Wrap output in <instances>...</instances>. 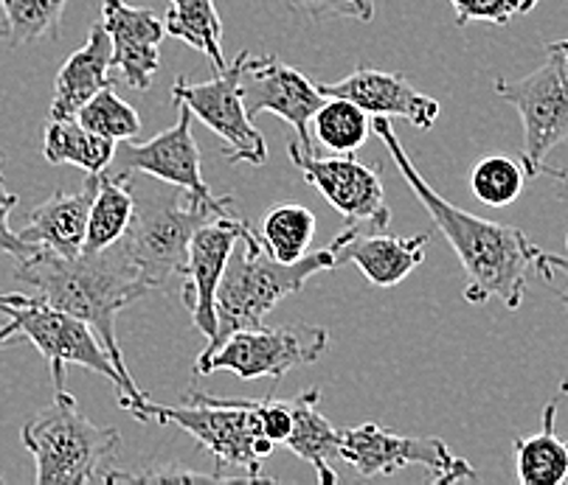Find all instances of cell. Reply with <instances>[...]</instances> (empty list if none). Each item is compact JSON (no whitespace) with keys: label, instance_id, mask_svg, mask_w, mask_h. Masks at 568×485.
Here are the masks:
<instances>
[{"label":"cell","instance_id":"obj_16","mask_svg":"<svg viewBox=\"0 0 568 485\" xmlns=\"http://www.w3.org/2000/svg\"><path fill=\"white\" fill-rule=\"evenodd\" d=\"M102 25L113 42V68L133 91H146L161 68L166 23L152 9L128 0H102Z\"/></svg>","mask_w":568,"mask_h":485},{"label":"cell","instance_id":"obj_8","mask_svg":"<svg viewBox=\"0 0 568 485\" xmlns=\"http://www.w3.org/2000/svg\"><path fill=\"white\" fill-rule=\"evenodd\" d=\"M496 93L513 104L524 121L526 177L544 174L551 149L568 141V37L546 42V60L538 71L524 79H496Z\"/></svg>","mask_w":568,"mask_h":485},{"label":"cell","instance_id":"obj_18","mask_svg":"<svg viewBox=\"0 0 568 485\" xmlns=\"http://www.w3.org/2000/svg\"><path fill=\"white\" fill-rule=\"evenodd\" d=\"M341 264H355L375 287H397L425 261L428 234L388 236L383 230H361L355 225L333 239Z\"/></svg>","mask_w":568,"mask_h":485},{"label":"cell","instance_id":"obj_4","mask_svg":"<svg viewBox=\"0 0 568 485\" xmlns=\"http://www.w3.org/2000/svg\"><path fill=\"white\" fill-rule=\"evenodd\" d=\"M135 210L121 247L135 264L139 276L152 289H170L172 278L186 276L189 245L194 230L220 214L234 210V197H197L186 188H141L133 180Z\"/></svg>","mask_w":568,"mask_h":485},{"label":"cell","instance_id":"obj_17","mask_svg":"<svg viewBox=\"0 0 568 485\" xmlns=\"http://www.w3.org/2000/svg\"><path fill=\"white\" fill-rule=\"evenodd\" d=\"M327 96L349 99L369 115H386V118H403L417 130H434L436 118L442 113V104L436 99L425 96L414 87L403 73H386L377 68H355L349 76L341 82L321 84Z\"/></svg>","mask_w":568,"mask_h":485},{"label":"cell","instance_id":"obj_6","mask_svg":"<svg viewBox=\"0 0 568 485\" xmlns=\"http://www.w3.org/2000/svg\"><path fill=\"white\" fill-rule=\"evenodd\" d=\"M20 441L34 457L37 485L113 483L119 430L85 419L68 390H57L54 402L23 426Z\"/></svg>","mask_w":568,"mask_h":485},{"label":"cell","instance_id":"obj_1","mask_svg":"<svg viewBox=\"0 0 568 485\" xmlns=\"http://www.w3.org/2000/svg\"><path fill=\"white\" fill-rule=\"evenodd\" d=\"M372 130L386 144L394 166L403 174V180L408 183L414 197L425 205L436 228L442 230V236L450 241V247L459 256L467 278L465 292H462L467 303L481 306L490 298H501L504 306L513 312L520 309L526 298V278L535 267L540 247H535L520 228L467 214V210L448 203L442 194H436L423 174L417 172L412 157L405 155L397 132L386 115H375Z\"/></svg>","mask_w":568,"mask_h":485},{"label":"cell","instance_id":"obj_36","mask_svg":"<svg viewBox=\"0 0 568 485\" xmlns=\"http://www.w3.org/2000/svg\"><path fill=\"white\" fill-rule=\"evenodd\" d=\"M544 174H549L551 180L562 183V186H566V192H568V168H551V166H544Z\"/></svg>","mask_w":568,"mask_h":485},{"label":"cell","instance_id":"obj_30","mask_svg":"<svg viewBox=\"0 0 568 485\" xmlns=\"http://www.w3.org/2000/svg\"><path fill=\"white\" fill-rule=\"evenodd\" d=\"M77 121L85 126V130L97 132L102 138L115 141V144H121V141H133L141 132L139 113L133 110V104H128L124 99L115 96L113 87L99 91L85 107L79 110Z\"/></svg>","mask_w":568,"mask_h":485},{"label":"cell","instance_id":"obj_28","mask_svg":"<svg viewBox=\"0 0 568 485\" xmlns=\"http://www.w3.org/2000/svg\"><path fill=\"white\" fill-rule=\"evenodd\" d=\"M313 126L321 144L335 155H355L372 132L369 113L338 96H327V102L321 104Z\"/></svg>","mask_w":568,"mask_h":485},{"label":"cell","instance_id":"obj_12","mask_svg":"<svg viewBox=\"0 0 568 485\" xmlns=\"http://www.w3.org/2000/svg\"><path fill=\"white\" fill-rule=\"evenodd\" d=\"M287 155H291L293 166L302 172L304 183H310L321 197L327 199L346 223H363L366 228L377 230L388 228L392 210L386 205V192H383L377 168L366 166L355 155L315 157L313 149H304L298 141H293Z\"/></svg>","mask_w":568,"mask_h":485},{"label":"cell","instance_id":"obj_29","mask_svg":"<svg viewBox=\"0 0 568 485\" xmlns=\"http://www.w3.org/2000/svg\"><path fill=\"white\" fill-rule=\"evenodd\" d=\"M524 163L513 157L493 155L476 163L470 174V188L478 203L490 205V208H507L524 192Z\"/></svg>","mask_w":568,"mask_h":485},{"label":"cell","instance_id":"obj_21","mask_svg":"<svg viewBox=\"0 0 568 485\" xmlns=\"http://www.w3.org/2000/svg\"><path fill=\"white\" fill-rule=\"evenodd\" d=\"M321 390L310 388L291 399L293 426L291 435L284 437V446L296 452L304 463L315 468V477L321 485L338 483V472L333 468V457L338 455L341 430L329 424V419L318 410Z\"/></svg>","mask_w":568,"mask_h":485},{"label":"cell","instance_id":"obj_20","mask_svg":"<svg viewBox=\"0 0 568 485\" xmlns=\"http://www.w3.org/2000/svg\"><path fill=\"white\" fill-rule=\"evenodd\" d=\"M113 71V42L104 31L102 20L91 25L85 45L73 51L54 79V99H51V118H77V113L110 87Z\"/></svg>","mask_w":568,"mask_h":485},{"label":"cell","instance_id":"obj_35","mask_svg":"<svg viewBox=\"0 0 568 485\" xmlns=\"http://www.w3.org/2000/svg\"><path fill=\"white\" fill-rule=\"evenodd\" d=\"M12 340H18V326L9 320L7 326H0V348L7 345V342H12Z\"/></svg>","mask_w":568,"mask_h":485},{"label":"cell","instance_id":"obj_33","mask_svg":"<svg viewBox=\"0 0 568 485\" xmlns=\"http://www.w3.org/2000/svg\"><path fill=\"white\" fill-rule=\"evenodd\" d=\"M14 205H18V194H12L7 188V180H3V161H0V256H12L14 261H18V258L31 256L37 247L20 239V236L9 228V216H12Z\"/></svg>","mask_w":568,"mask_h":485},{"label":"cell","instance_id":"obj_15","mask_svg":"<svg viewBox=\"0 0 568 485\" xmlns=\"http://www.w3.org/2000/svg\"><path fill=\"white\" fill-rule=\"evenodd\" d=\"M192 110L186 104H178V121L175 126L164 130L155 138L135 144V141H121L115 146V157L108 166V172L115 174H146L155 180L166 183V186L186 188V192L197 194V197L214 199L209 183L203 180L200 172V149L197 141L192 135Z\"/></svg>","mask_w":568,"mask_h":485},{"label":"cell","instance_id":"obj_34","mask_svg":"<svg viewBox=\"0 0 568 485\" xmlns=\"http://www.w3.org/2000/svg\"><path fill=\"white\" fill-rule=\"evenodd\" d=\"M535 270L544 276L546 283H549L555 276L566 278V287L557 289V300H560L562 309L568 312V258L566 256H555V252L538 250V258H535Z\"/></svg>","mask_w":568,"mask_h":485},{"label":"cell","instance_id":"obj_23","mask_svg":"<svg viewBox=\"0 0 568 485\" xmlns=\"http://www.w3.org/2000/svg\"><path fill=\"white\" fill-rule=\"evenodd\" d=\"M135 210L133 174H115L104 168L99 174V188L93 197L91 216H88L85 252H99L121 241L128 234L130 219Z\"/></svg>","mask_w":568,"mask_h":485},{"label":"cell","instance_id":"obj_3","mask_svg":"<svg viewBox=\"0 0 568 485\" xmlns=\"http://www.w3.org/2000/svg\"><path fill=\"white\" fill-rule=\"evenodd\" d=\"M240 245L242 250L231 252L229 267H225V276L217 289V334L206 342V351L197 357L194 371L206 365L209 357L225 342V337L240 329L262 326L265 314H271L284 298L296 295L307 283V278L341 267L335 245L318 252H307L302 261L293 264L276 261L262 247L260 234H254L251 228L242 234Z\"/></svg>","mask_w":568,"mask_h":485},{"label":"cell","instance_id":"obj_25","mask_svg":"<svg viewBox=\"0 0 568 485\" xmlns=\"http://www.w3.org/2000/svg\"><path fill=\"white\" fill-rule=\"evenodd\" d=\"M166 34L200 51L212 62L214 73L229 68L223 56V23H220L214 0H170Z\"/></svg>","mask_w":568,"mask_h":485},{"label":"cell","instance_id":"obj_5","mask_svg":"<svg viewBox=\"0 0 568 485\" xmlns=\"http://www.w3.org/2000/svg\"><path fill=\"white\" fill-rule=\"evenodd\" d=\"M133 419L158 421V424H175L183 432L200 441L214 457L217 472L231 483H256L262 477V461L273 452V441L262 426L260 402L245 399H220V395L189 390L183 404H152L150 399L141 404H128Z\"/></svg>","mask_w":568,"mask_h":485},{"label":"cell","instance_id":"obj_11","mask_svg":"<svg viewBox=\"0 0 568 485\" xmlns=\"http://www.w3.org/2000/svg\"><path fill=\"white\" fill-rule=\"evenodd\" d=\"M242 51L225 71L214 73L209 82H192L181 76L172 84V99L186 104L197 121L229 144V163H251L262 166L267 161L265 135L254 126V118L242 102Z\"/></svg>","mask_w":568,"mask_h":485},{"label":"cell","instance_id":"obj_9","mask_svg":"<svg viewBox=\"0 0 568 485\" xmlns=\"http://www.w3.org/2000/svg\"><path fill=\"white\" fill-rule=\"evenodd\" d=\"M338 455L355 468L361 477H392L403 468L423 466L434 485H450L459 479H478V472L454 455L442 437H408L366 421L361 426L341 430Z\"/></svg>","mask_w":568,"mask_h":485},{"label":"cell","instance_id":"obj_2","mask_svg":"<svg viewBox=\"0 0 568 485\" xmlns=\"http://www.w3.org/2000/svg\"><path fill=\"white\" fill-rule=\"evenodd\" d=\"M14 276L20 283H29L40 300L85 320L104 342L121 376L133 382L128 362L121 357L119 337H115V318L121 309L144 298L150 287L139 276L121 241L99 252L82 250L77 258L57 256L37 247L31 256L18 258Z\"/></svg>","mask_w":568,"mask_h":485},{"label":"cell","instance_id":"obj_26","mask_svg":"<svg viewBox=\"0 0 568 485\" xmlns=\"http://www.w3.org/2000/svg\"><path fill=\"white\" fill-rule=\"evenodd\" d=\"M315 239V214L304 205L284 203L265 214L260 241L276 261L293 264L307 256Z\"/></svg>","mask_w":568,"mask_h":485},{"label":"cell","instance_id":"obj_31","mask_svg":"<svg viewBox=\"0 0 568 485\" xmlns=\"http://www.w3.org/2000/svg\"><path fill=\"white\" fill-rule=\"evenodd\" d=\"M450 3H454L456 12V25L476 23V20L507 25L509 20L532 12L540 0H450Z\"/></svg>","mask_w":568,"mask_h":485},{"label":"cell","instance_id":"obj_27","mask_svg":"<svg viewBox=\"0 0 568 485\" xmlns=\"http://www.w3.org/2000/svg\"><path fill=\"white\" fill-rule=\"evenodd\" d=\"M68 0H0L3 23H0V40L9 49L31 45V42L51 37L60 40L62 12Z\"/></svg>","mask_w":568,"mask_h":485},{"label":"cell","instance_id":"obj_19","mask_svg":"<svg viewBox=\"0 0 568 485\" xmlns=\"http://www.w3.org/2000/svg\"><path fill=\"white\" fill-rule=\"evenodd\" d=\"M97 188L99 174H88L85 186L77 194H65L57 188L45 203L31 210L29 223L18 230V236L29 245L57 252V256L77 258L85 250L88 216H91Z\"/></svg>","mask_w":568,"mask_h":485},{"label":"cell","instance_id":"obj_37","mask_svg":"<svg viewBox=\"0 0 568 485\" xmlns=\"http://www.w3.org/2000/svg\"><path fill=\"white\" fill-rule=\"evenodd\" d=\"M566 245H568V239H566Z\"/></svg>","mask_w":568,"mask_h":485},{"label":"cell","instance_id":"obj_24","mask_svg":"<svg viewBox=\"0 0 568 485\" xmlns=\"http://www.w3.org/2000/svg\"><path fill=\"white\" fill-rule=\"evenodd\" d=\"M115 141L85 130L77 118H51L43 135V155L54 166H77L88 174H102L115 157Z\"/></svg>","mask_w":568,"mask_h":485},{"label":"cell","instance_id":"obj_7","mask_svg":"<svg viewBox=\"0 0 568 485\" xmlns=\"http://www.w3.org/2000/svg\"><path fill=\"white\" fill-rule=\"evenodd\" d=\"M0 312L18 326V334H23L45 357L51 368V379H54V390H65L68 365H82L108 379L119 390L121 410L128 407V404L146 402V395L141 393L139 384L121 376L104 342L99 340V334L85 320L73 318V314L62 312V309H54V306L40 300L37 295L20 292L0 295Z\"/></svg>","mask_w":568,"mask_h":485},{"label":"cell","instance_id":"obj_13","mask_svg":"<svg viewBox=\"0 0 568 485\" xmlns=\"http://www.w3.org/2000/svg\"><path fill=\"white\" fill-rule=\"evenodd\" d=\"M242 102H245L251 118L260 113H273L287 121L296 132L298 144L304 149H313L310 124L321 104L327 102V93L302 71L284 65L278 56L245 54L242 60Z\"/></svg>","mask_w":568,"mask_h":485},{"label":"cell","instance_id":"obj_22","mask_svg":"<svg viewBox=\"0 0 568 485\" xmlns=\"http://www.w3.org/2000/svg\"><path fill=\"white\" fill-rule=\"evenodd\" d=\"M568 384L544 407V426L535 435L515 437V472L524 485H560L568 479V441L557 435V407Z\"/></svg>","mask_w":568,"mask_h":485},{"label":"cell","instance_id":"obj_14","mask_svg":"<svg viewBox=\"0 0 568 485\" xmlns=\"http://www.w3.org/2000/svg\"><path fill=\"white\" fill-rule=\"evenodd\" d=\"M251 225L240 214H220L200 225L189 245V264L183 276V303L192 314V326L212 340L217 334V289L225 276L231 252Z\"/></svg>","mask_w":568,"mask_h":485},{"label":"cell","instance_id":"obj_10","mask_svg":"<svg viewBox=\"0 0 568 485\" xmlns=\"http://www.w3.org/2000/svg\"><path fill=\"white\" fill-rule=\"evenodd\" d=\"M329 345V331L321 326H251L225 337L223 345L200 365L197 376L229 371L240 379H282L293 368L313 365Z\"/></svg>","mask_w":568,"mask_h":485},{"label":"cell","instance_id":"obj_32","mask_svg":"<svg viewBox=\"0 0 568 485\" xmlns=\"http://www.w3.org/2000/svg\"><path fill=\"white\" fill-rule=\"evenodd\" d=\"M284 3L291 7V12L313 20L352 18L369 23L375 18V0H284Z\"/></svg>","mask_w":568,"mask_h":485}]
</instances>
